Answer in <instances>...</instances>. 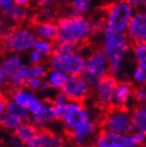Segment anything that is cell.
I'll use <instances>...</instances> for the list:
<instances>
[{"label":"cell","instance_id":"obj_1","mask_svg":"<svg viewBox=\"0 0 146 147\" xmlns=\"http://www.w3.org/2000/svg\"><path fill=\"white\" fill-rule=\"evenodd\" d=\"M56 24L57 38L55 42L82 43L100 32L90 19L82 15L75 17H59L56 20Z\"/></svg>","mask_w":146,"mask_h":147},{"label":"cell","instance_id":"obj_2","mask_svg":"<svg viewBox=\"0 0 146 147\" xmlns=\"http://www.w3.org/2000/svg\"><path fill=\"white\" fill-rule=\"evenodd\" d=\"M102 31L104 40L101 50L103 51L109 63V74L116 76L120 71L124 57L130 47V43L124 32H116L107 29Z\"/></svg>","mask_w":146,"mask_h":147},{"label":"cell","instance_id":"obj_3","mask_svg":"<svg viewBox=\"0 0 146 147\" xmlns=\"http://www.w3.org/2000/svg\"><path fill=\"white\" fill-rule=\"evenodd\" d=\"M55 119L62 122L65 130L68 134L77 128L84 121L94 119V114L82 102L68 101L66 105L54 107Z\"/></svg>","mask_w":146,"mask_h":147},{"label":"cell","instance_id":"obj_4","mask_svg":"<svg viewBox=\"0 0 146 147\" xmlns=\"http://www.w3.org/2000/svg\"><path fill=\"white\" fill-rule=\"evenodd\" d=\"M107 17L103 29L116 32H125L132 16V6L125 0H117L105 4Z\"/></svg>","mask_w":146,"mask_h":147},{"label":"cell","instance_id":"obj_5","mask_svg":"<svg viewBox=\"0 0 146 147\" xmlns=\"http://www.w3.org/2000/svg\"><path fill=\"white\" fill-rule=\"evenodd\" d=\"M38 38L30 27L15 25L9 34L3 36L2 51L5 52H22L30 49Z\"/></svg>","mask_w":146,"mask_h":147},{"label":"cell","instance_id":"obj_6","mask_svg":"<svg viewBox=\"0 0 146 147\" xmlns=\"http://www.w3.org/2000/svg\"><path fill=\"white\" fill-rule=\"evenodd\" d=\"M109 74V63L101 49H93L86 57V66L82 76L93 88L102 77Z\"/></svg>","mask_w":146,"mask_h":147},{"label":"cell","instance_id":"obj_7","mask_svg":"<svg viewBox=\"0 0 146 147\" xmlns=\"http://www.w3.org/2000/svg\"><path fill=\"white\" fill-rule=\"evenodd\" d=\"M86 66V59L77 54L70 53L66 55H50L48 59V67L52 70L62 71L68 76L82 75Z\"/></svg>","mask_w":146,"mask_h":147},{"label":"cell","instance_id":"obj_8","mask_svg":"<svg viewBox=\"0 0 146 147\" xmlns=\"http://www.w3.org/2000/svg\"><path fill=\"white\" fill-rule=\"evenodd\" d=\"M103 129L110 130L113 133L130 135L134 133V126L129 112L125 109H118L110 111L102 122Z\"/></svg>","mask_w":146,"mask_h":147},{"label":"cell","instance_id":"obj_9","mask_svg":"<svg viewBox=\"0 0 146 147\" xmlns=\"http://www.w3.org/2000/svg\"><path fill=\"white\" fill-rule=\"evenodd\" d=\"M99 130V125L95 119H90L69 133L68 138L74 147H87L94 142Z\"/></svg>","mask_w":146,"mask_h":147},{"label":"cell","instance_id":"obj_10","mask_svg":"<svg viewBox=\"0 0 146 147\" xmlns=\"http://www.w3.org/2000/svg\"><path fill=\"white\" fill-rule=\"evenodd\" d=\"M69 101L82 102L89 97L91 87L82 75H70L61 90Z\"/></svg>","mask_w":146,"mask_h":147},{"label":"cell","instance_id":"obj_11","mask_svg":"<svg viewBox=\"0 0 146 147\" xmlns=\"http://www.w3.org/2000/svg\"><path fill=\"white\" fill-rule=\"evenodd\" d=\"M117 78L114 75L107 74L93 88L97 103L102 108H110L113 105V97L117 86Z\"/></svg>","mask_w":146,"mask_h":147},{"label":"cell","instance_id":"obj_12","mask_svg":"<svg viewBox=\"0 0 146 147\" xmlns=\"http://www.w3.org/2000/svg\"><path fill=\"white\" fill-rule=\"evenodd\" d=\"M93 143L98 147H138L130 135L113 133L107 129L99 130Z\"/></svg>","mask_w":146,"mask_h":147},{"label":"cell","instance_id":"obj_13","mask_svg":"<svg viewBox=\"0 0 146 147\" xmlns=\"http://www.w3.org/2000/svg\"><path fill=\"white\" fill-rule=\"evenodd\" d=\"M127 39L130 46L139 43H145L146 41V16L143 11H137L132 15L127 25Z\"/></svg>","mask_w":146,"mask_h":147},{"label":"cell","instance_id":"obj_14","mask_svg":"<svg viewBox=\"0 0 146 147\" xmlns=\"http://www.w3.org/2000/svg\"><path fill=\"white\" fill-rule=\"evenodd\" d=\"M54 105L50 99H43L42 105L39 111L30 116V122L36 128V130L43 129L47 125L55 121Z\"/></svg>","mask_w":146,"mask_h":147},{"label":"cell","instance_id":"obj_15","mask_svg":"<svg viewBox=\"0 0 146 147\" xmlns=\"http://www.w3.org/2000/svg\"><path fill=\"white\" fill-rule=\"evenodd\" d=\"M135 87L128 82H118L114 92L113 105L118 109H126L134 100Z\"/></svg>","mask_w":146,"mask_h":147},{"label":"cell","instance_id":"obj_16","mask_svg":"<svg viewBox=\"0 0 146 147\" xmlns=\"http://www.w3.org/2000/svg\"><path fill=\"white\" fill-rule=\"evenodd\" d=\"M29 21V20H28ZM29 27L36 38L41 40H47L50 42H55L57 38V24L52 21H43V22H28Z\"/></svg>","mask_w":146,"mask_h":147},{"label":"cell","instance_id":"obj_17","mask_svg":"<svg viewBox=\"0 0 146 147\" xmlns=\"http://www.w3.org/2000/svg\"><path fill=\"white\" fill-rule=\"evenodd\" d=\"M3 17L15 22V24L22 25L23 23L28 21L29 15H28V9H26V6L18 5L15 3L3 9Z\"/></svg>","mask_w":146,"mask_h":147},{"label":"cell","instance_id":"obj_18","mask_svg":"<svg viewBox=\"0 0 146 147\" xmlns=\"http://www.w3.org/2000/svg\"><path fill=\"white\" fill-rule=\"evenodd\" d=\"M39 96L36 94V92L29 90L26 87L19 89H11V99L16 101L19 105L25 107L26 109L29 108Z\"/></svg>","mask_w":146,"mask_h":147},{"label":"cell","instance_id":"obj_19","mask_svg":"<svg viewBox=\"0 0 146 147\" xmlns=\"http://www.w3.org/2000/svg\"><path fill=\"white\" fill-rule=\"evenodd\" d=\"M134 131L146 134V107L144 103H139L129 113Z\"/></svg>","mask_w":146,"mask_h":147},{"label":"cell","instance_id":"obj_20","mask_svg":"<svg viewBox=\"0 0 146 147\" xmlns=\"http://www.w3.org/2000/svg\"><path fill=\"white\" fill-rule=\"evenodd\" d=\"M21 65H22L21 59L18 55H11L0 63V74L9 82L11 75L16 72Z\"/></svg>","mask_w":146,"mask_h":147},{"label":"cell","instance_id":"obj_21","mask_svg":"<svg viewBox=\"0 0 146 147\" xmlns=\"http://www.w3.org/2000/svg\"><path fill=\"white\" fill-rule=\"evenodd\" d=\"M29 77V71H28V67L25 65H21L20 68L18 69L16 72L11 74V77L9 78V86L11 89H19L25 87L26 80Z\"/></svg>","mask_w":146,"mask_h":147},{"label":"cell","instance_id":"obj_22","mask_svg":"<svg viewBox=\"0 0 146 147\" xmlns=\"http://www.w3.org/2000/svg\"><path fill=\"white\" fill-rule=\"evenodd\" d=\"M68 78V75L62 71L57 70H52L50 69L49 71H47V73L45 75V79L47 80V82L50 85L51 89L56 91H61L62 88L64 87V85L66 84Z\"/></svg>","mask_w":146,"mask_h":147},{"label":"cell","instance_id":"obj_23","mask_svg":"<svg viewBox=\"0 0 146 147\" xmlns=\"http://www.w3.org/2000/svg\"><path fill=\"white\" fill-rule=\"evenodd\" d=\"M50 131L45 128L36 130L34 136L24 144V147H50Z\"/></svg>","mask_w":146,"mask_h":147},{"label":"cell","instance_id":"obj_24","mask_svg":"<svg viewBox=\"0 0 146 147\" xmlns=\"http://www.w3.org/2000/svg\"><path fill=\"white\" fill-rule=\"evenodd\" d=\"M36 133V128L31 124L30 121L22 122L13 131V134L19 139L20 141L22 142L23 144H25L26 142L29 141L34 136Z\"/></svg>","mask_w":146,"mask_h":147},{"label":"cell","instance_id":"obj_25","mask_svg":"<svg viewBox=\"0 0 146 147\" xmlns=\"http://www.w3.org/2000/svg\"><path fill=\"white\" fill-rule=\"evenodd\" d=\"M5 112L15 115V116L18 117L22 122L30 121V115L28 113L27 109H26L25 107H23V105L17 103V102L14 101V100H11V99L7 101Z\"/></svg>","mask_w":146,"mask_h":147},{"label":"cell","instance_id":"obj_26","mask_svg":"<svg viewBox=\"0 0 146 147\" xmlns=\"http://www.w3.org/2000/svg\"><path fill=\"white\" fill-rule=\"evenodd\" d=\"M79 43L74 42H56L52 45L51 55H66L74 53Z\"/></svg>","mask_w":146,"mask_h":147},{"label":"cell","instance_id":"obj_27","mask_svg":"<svg viewBox=\"0 0 146 147\" xmlns=\"http://www.w3.org/2000/svg\"><path fill=\"white\" fill-rule=\"evenodd\" d=\"M52 45H53V42H50L47 40H36L31 48L34 51H38L43 57H48L51 55Z\"/></svg>","mask_w":146,"mask_h":147},{"label":"cell","instance_id":"obj_28","mask_svg":"<svg viewBox=\"0 0 146 147\" xmlns=\"http://www.w3.org/2000/svg\"><path fill=\"white\" fill-rule=\"evenodd\" d=\"M135 57L137 59V65L140 68L146 69V45L145 43H139L132 45Z\"/></svg>","mask_w":146,"mask_h":147},{"label":"cell","instance_id":"obj_29","mask_svg":"<svg viewBox=\"0 0 146 147\" xmlns=\"http://www.w3.org/2000/svg\"><path fill=\"white\" fill-rule=\"evenodd\" d=\"M22 121L20 120L18 117H16L13 114H9L7 112L4 113L2 118V128H4L7 131H14L15 128L17 127L18 125L21 124Z\"/></svg>","mask_w":146,"mask_h":147},{"label":"cell","instance_id":"obj_30","mask_svg":"<svg viewBox=\"0 0 146 147\" xmlns=\"http://www.w3.org/2000/svg\"><path fill=\"white\" fill-rule=\"evenodd\" d=\"M92 0H72L71 5L74 9H75L78 14H87L91 9V4Z\"/></svg>","mask_w":146,"mask_h":147},{"label":"cell","instance_id":"obj_31","mask_svg":"<svg viewBox=\"0 0 146 147\" xmlns=\"http://www.w3.org/2000/svg\"><path fill=\"white\" fill-rule=\"evenodd\" d=\"M67 143V138L62 133H51L50 147H65Z\"/></svg>","mask_w":146,"mask_h":147},{"label":"cell","instance_id":"obj_32","mask_svg":"<svg viewBox=\"0 0 146 147\" xmlns=\"http://www.w3.org/2000/svg\"><path fill=\"white\" fill-rule=\"evenodd\" d=\"M28 71H29V76L44 78L47 73V68L42 64H36V65H31V67H28Z\"/></svg>","mask_w":146,"mask_h":147},{"label":"cell","instance_id":"obj_33","mask_svg":"<svg viewBox=\"0 0 146 147\" xmlns=\"http://www.w3.org/2000/svg\"><path fill=\"white\" fill-rule=\"evenodd\" d=\"M134 100L138 103H144L146 100V90L143 86L134 89Z\"/></svg>","mask_w":146,"mask_h":147},{"label":"cell","instance_id":"obj_34","mask_svg":"<svg viewBox=\"0 0 146 147\" xmlns=\"http://www.w3.org/2000/svg\"><path fill=\"white\" fill-rule=\"evenodd\" d=\"M134 80H135L137 84L139 85H144L146 82V69L143 68H140V67H138L136 68V70L134 71Z\"/></svg>","mask_w":146,"mask_h":147},{"label":"cell","instance_id":"obj_35","mask_svg":"<svg viewBox=\"0 0 146 147\" xmlns=\"http://www.w3.org/2000/svg\"><path fill=\"white\" fill-rule=\"evenodd\" d=\"M43 78H39V77H34V76H29L26 80V85L25 87L28 88L29 90L36 92L39 91L40 86H41V82H42Z\"/></svg>","mask_w":146,"mask_h":147},{"label":"cell","instance_id":"obj_36","mask_svg":"<svg viewBox=\"0 0 146 147\" xmlns=\"http://www.w3.org/2000/svg\"><path fill=\"white\" fill-rule=\"evenodd\" d=\"M5 147H24V144L14 134H11L5 139Z\"/></svg>","mask_w":146,"mask_h":147},{"label":"cell","instance_id":"obj_37","mask_svg":"<svg viewBox=\"0 0 146 147\" xmlns=\"http://www.w3.org/2000/svg\"><path fill=\"white\" fill-rule=\"evenodd\" d=\"M7 101H9V98H7L3 93L0 92V129L2 128V118L6 111Z\"/></svg>","mask_w":146,"mask_h":147},{"label":"cell","instance_id":"obj_38","mask_svg":"<svg viewBox=\"0 0 146 147\" xmlns=\"http://www.w3.org/2000/svg\"><path fill=\"white\" fill-rule=\"evenodd\" d=\"M51 101H52V103H53L54 107H59V105H66L69 100H68V98L66 96H65L64 94L59 91V93H56L55 95H54L52 98L50 99Z\"/></svg>","mask_w":146,"mask_h":147},{"label":"cell","instance_id":"obj_39","mask_svg":"<svg viewBox=\"0 0 146 147\" xmlns=\"http://www.w3.org/2000/svg\"><path fill=\"white\" fill-rule=\"evenodd\" d=\"M130 136H132V141L135 142V144L137 146H141V145H143L145 143L146 134L140 133V131H134V133L130 134Z\"/></svg>","mask_w":146,"mask_h":147},{"label":"cell","instance_id":"obj_40","mask_svg":"<svg viewBox=\"0 0 146 147\" xmlns=\"http://www.w3.org/2000/svg\"><path fill=\"white\" fill-rule=\"evenodd\" d=\"M57 0H36V6L39 9H45L52 7Z\"/></svg>","mask_w":146,"mask_h":147},{"label":"cell","instance_id":"obj_41","mask_svg":"<svg viewBox=\"0 0 146 147\" xmlns=\"http://www.w3.org/2000/svg\"><path fill=\"white\" fill-rule=\"evenodd\" d=\"M44 57L41 55V54L38 52V51H32L30 54V57H29V63L30 65H36V64H41Z\"/></svg>","mask_w":146,"mask_h":147},{"label":"cell","instance_id":"obj_42","mask_svg":"<svg viewBox=\"0 0 146 147\" xmlns=\"http://www.w3.org/2000/svg\"><path fill=\"white\" fill-rule=\"evenodd\" d=\"M125 1L132 7H139L145 4V0H125Z\"/></svg>","mask_w":146,"mask_h":147},{"label":"cell","instance_id":"obj_43","mask_svg":"<svg viewBox=\"0 0 146 147\" xmlns=\"http://www.w3.org/2000/svg\"><path fill=\"white\" fill-rule=\"evenodd\" d=\"M14 0H0V9H5L9 5L13 4Z\"/></svg>","mask_w":146,"mask_h":147},{"label":"cell","instance_id":"obj_44","mask_svg":"<svg viewBox=\"0 0 146 147\" xmlns=\"http://www.w3.org/2000/svg\"><path fill=\"white\" fill-rule=\"evenodd\" d=\"M14 2L18 5H21V6H27V5H30L31 3V0H14Z\"/></svg>","mask_w":146,"mask_h":147},{"label":"cell","instance_id":"obj_45","mask_svg":"<svg viewBox=\"0 0 146 147\" xmlns=\"http://www.w3.org/2000/svg\"><path fill=\"white\" fill-rule=\"evenodd\" d=\"M4 25H5V20H4V17H3V16H0V32H1V30L3 29Z\"/></svg>","mask_w":146,"mask_h":147},{"label":"cell","instance_id":"obj_46","mask_svg":"<svg viewBox=\"0 0 146 147\" xmlns=\"http://www.w3.org/2000/svg\"><path fill=\"white\" fill-rule=\"evenodd\" d=\"M2 44H3V36L0 32V51H2Z\"/></svg>","mask_w":146,"mask_h":147},{"label":"cell","instance_id":"obj_47","mask_svg":"<svg viewBox=\"0 0 146 147\" xmlns=\"http://www.w3.org/2000/svg\"><path fill=\"white\" fill-rule=\"evenodd\" d=\"M87 147H98L96 144H94V143H92V144H90V145H88Z\"/></svg>","mask_w":146,"mask_h":147},{"label":"cell","instance_id":"obj_48","mask_svg":"<svg viewBox=\"0 0 146 147\" xmlns=\"http://www.w3.org/2000/svg\"><path fill=\"white\" fill-rule=\"evenodd\" d=\"M32 1H36V0H31V2H32Z\"/></svg>","mask_w":146,"mask_h":147},{"label":"cell","instance_id":"obj_49","mask_svg":"<svg viewBox=\"0 0 146 147\" xmlns=\"http://www.w3.org/2000/svg\"><path fill=\"white\" fill-rule=\"evenodd\" d=\"M64 1H67V0H64Z\"/></svg>","mask_w":146,"mask_h":147}]
</instances>
